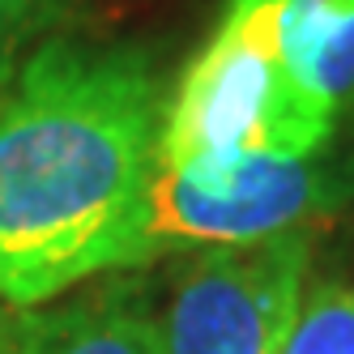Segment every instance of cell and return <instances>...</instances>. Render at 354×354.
<instances>
[{
    "label": "cell",
    "instance_id": "cell-1",
    "mask_svg": "<svg viewBox=\"0 0 354 354\" xmlns=\"http://www.w3.org/2000/svg\"><path fill=\"white\" fill-rule=\"evenodd\" d=\"M158 86L137 52L43 43L0 73V295L39 308L115 269L158 162Z\"/></svg>",
    "mask_w": 354,
    "mask_h": 354
},
{
    "label": "cell",
    "instance_id": "cell-2",
    "mask_svg": "<svg viewBox=\"0 0 354 354\" xmlns=\"http://www.w3.org/2000/svg\"><path fill=\"white\" fill-rule=\"evenodd\" d=\"M282 0H226L201 56L175 86L158 129V167L196 188H226L243 158L303 162L328 129L299 103L277 52Z\"/></svg>",
    "mask_w": 354,
    "mask_h": 354
},
{
    "label": "cell",
    "instance_id": "cell-3",
    "mask_svg": "<svg viewBox=\"0 0 354 354\" xmlns=\"http://www.w3.org/2000/svg\"><path fill=\"white\" fill-rule=\"evenodd\" d=\"M320 205L324 175L312 158H243L231 184L218 192L196 188L184 175L154 162L137 214L129 222V235L115 252V269H137L188 248H248L295 231Z\"/></svg>",
    "mask_w": 354,
    "mask_h": 354
},
{
    "label": "cell",
    "instance_id": "cell-4",
    "mask_svg": "<svg viewBox=\"0 0 354 354\" xmlns=\"http://www.w3.org/2000/svg\"><path fill=\"white\" fill-rule=\"evenodd\" d=\"M308 261L303 226L248 248L201 252L175 282L162 354H277L299 316Z\"/></svg>",
    "mask_w": 354,
    "mask_h": 354
},
{
    "label": "cell",
    "instance_id": "cell-5",
    "mask_svg": "<svg viewBox=\"0 0 354 354\" xmlns=\"http://www.w3.org/2000/svg\"><path fill=\"white\" fill-rule=\"evenodd\" d=\"M0 354H162V324L137 286L120 282L64 308H9Z\"/></svg>",
    "mask_w": 354,
    "mask_h": 354
},
{
    "label": "cell",
    "instance_id": "cell-6",
    "mask_svg": "<svg viewBox=\"0 0 354 354\" xmlns=\"http://www.w3.org/2000/svg\"><path fill=\"white\" fill-rule=\"evenodd\" d=\"M277 52L299 103L333 124L354 98V0H282Z\"/></svg>",
    "mask_w": 354,
    "mask_h": 354
},
{
    "label": "cell",
    "instance_id": "cell-7",
    "mask_svg": "<svg viewBox=\"0 0 354 354\" xmlns=\"http://www.w3.org/2000/svg\"><path fill=\"white\" fill-rule=\"evenodd\" d=\"M277 354H354V286L324 282L303 295Z\"/></svg>",
    "mask_w": 354,
    "mask_h": 354
},
{
    "label": "cell",
    "instance_id": "cell-8",
    "mask_svg": "<svg viewBox=\"0 0 354 354\" xmlns=\"http://www.w3.org/2000/svg\"><path fill=\"white\" fill-rule=\"evenodd\" d=\"M56 0H0V73L17 64L21 39L47 17Z\"/></svg>",
    "mask_w": 354,
    "mask_h": 354
},
{
    "label": "cell",
    "instance_id": "cell-9",
    "mask_svg": "<svg viewBox=\"0 0 354 354\" xmlns=\"http://www.w3.org/2000/svg\"><path fill=\"white\" fill-rule=\"evenodd\" d=\"M5 320H9V303H5V295H0V328H5Z\"/></svg>",
    "mask_w": 354,
    "mask_h": 354
}]
</instances>
